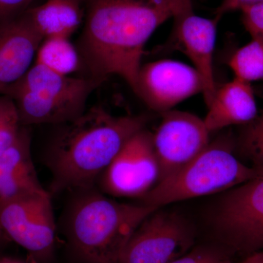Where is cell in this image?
<instances>
[{"label": "cell", "instance_id": "obj_13", "mask_svg": "<svg viewBox=\"0 0 263 263\" xmlns=\"http://www.w3.org/2000/svg\"><path fill=\"white\" fill-rule=\"evenodd\" d=\"M43 40L24 13L0 24V95L28 72Z\"/></svg>", "mask_w": 263, "mask_h": 263}, {"label": "cell", "instance_id": "obj_22", "mask_svg": "<svg viewBox=\"0 0 263 263\" xmlns=\"http://www.w3.org/2000/svg\"><path fill=\"white\" fill-rule=\"evenodd\" d=\"M240 10L242 22L252 39L263 42V3L243 7Z\"/></svg>", "mask_w": 263, "mask_h": 263}, {"label": "cell", "instance_id": "obj_4", "mask_svg": "<svg viewBox=\"0 0 263 263\" xmlns=\"http://www.w3.org/2000/svg\"><path fill=\"white\" fill-rule=\"evenodd\" d=\"M102 84L92 78L62 75L34 62L24 77L4 95L14 100L24 127L59 125L84 114L90 95Z\"/></svg>", "mask_w": 263, "mask_h": 263}, {"label": "cell", "instance_id": "obj_24", "mask_svg": "<svg viewBox=\"0 0 263 263\" xmlns=\"http://www.w3.org/2000/svg\"><path fill=\"white\" fill-rule=\"evenodd\" d=\"M260 3H263V0H222L221 4L216 8L214 18L220 21L221 17L229 12L240 10L243 7Z\"/></svg>", "mask_w": 263, "mask_h": 263}, {"label": "cell", "instance_id": "obj_27", "mask_svg": "<svg viewBox=\"0 0 263 263\" xmlns=\"http://www.w3.org/2000/svg\"><path fill=\"white\" fill-rule=\"evenodd\" d=\"M6 238H8L5 234L4 231H3V228H2L1 224H0V243H3L5 241Z\"/></svg>", "mask_w": 263, "mask_h": 263}, {"label": "cell", "instance_id": "obj_17", "mask_svg": "<svg viewBox=\"0 0 263 263\" xmlns=\"http://www.w3.org/2000/svg\"><path fill=\"white\" fill-rule=\"evenodd\" d=\"M35 62L65 76L76 72L81 65L80 55L70 38H45L40 46Z\"/></svg>", "mask_w": 263, "mask_h": 263}, {"label": "cell", "instance_id": "obj_12", "mask_svg": "<svg viewBox=\"0 0 263 263\" xmlns=\"http://www.w3.org/2000/svg\"><path fill=\"white\" fill-rule=\"evenodd\" d=\"M172 42L174 48L184 53L201 76L203 95L206 106L215 95L213 59L216 41L217 24L215 18H206L195 14L189 8L174 18Z\"/></svg>", "mask_w": 263, "mask_h": 263}, {"label": "cell", "instance_id": "obj_26", "mask_svg": "<svg viewBox=\"0 0 263 263\" xmlns=\"http://www.w3.org/2000/svg\"><path fill=\"white\" fill-rule=\"evenodd\" d=\"M0 263H37L36 262L35 260H34V259L32 258L31 259L29 262H22V261H18L16 260V259H1L0 260Z\"/></svg>", "mask_w": 263, "mask_h": 263}, {"label": "cell", "instance_id": "obj_7", "mask_svg": "<svg viewBox=\"0 0 263 263\" xmlns=\"http://www.w3.org/2000/svg\"><path fill=\"white\" fill-rule=\"evenodd\" d=\"M160 209L135 230L119 263H171L195 247L193 224L179 213Z\"/></svg>", "mask_w": 263, "mask_h": 263}, {"label": "cell", "instance_id": "obj_1", "mask_svg": "<svg viewBox=\"0 0 263 263\" xmlns=\"http://www.w3.org/2000/svg\"><path fill=\"white\" fill-rule=\"evenodd\" d=\"M77 47L88 77L119 76L136 91L145 45L156 29L189 8L191 0H84Z\"/></svg>", "mask_w": 263, "mask_h": 263}, {"label": "cell", "instance_id": "obj_6", "mask_svg": "<svg viewBox=\"0 0 263 263\" xmlns=\"http://www.w3.org/2000/svg\"><path fill=\"white\" fill-rule=\"evenodd\" d=\"M214 242L234 255L263 251V176L224 192L212 209Z\"/></svg>", "mask_w": 263, "mask_h": 263}, {"label": "cell", "instance_id": "obj_5", "mask_svg": "<svg viewBox=\"0 0 263 263\" xmlns=\"http://www.w3.org/2000/svg\"><path fill=\"white\" fill-rule=\"evenodd\" d=\"M235 143H209L193 160L166 178L140 198L142 205L160 208L228 190L259 176V172L235 157Z\"/></svg>", "mask_w": 263, "mask_h": 263}, {"label": "cell", "instance_id": "obj_18", "mask_svg": "<svg viewBox=\"0 0 263 263\" xmlns=\"http://www.w3.org/2000/svg\"><path fill=\"white\" fill-rule=\"evenodd\" d=\"M235 78L251 84L263 80V42L252 39L235 51L229 61Z\"/></svg>", "mask_w": 263, "mask_h": 263}, {"label": "cell", "instance_id": "obj_14", "mask_svg": "<svg viewBox=\"0 0 263 263\" xmlns=\"http://www.w3.org/2000/svg\"><path fill=\"white\" fill-rule=\"evenodd\" d=\"M46 193L32 162L30 134L23 127L14 143L0 155V201Z\"/></svg>", "mask_w": 263, "mask_h": 263}, {"label": "cell", "instance_id": "obj_20", "mask_svg": "<svg viewBox=\"0 0 263 263\" xmlns=\"http://www.w3.org/2000/svg\"><path fill=\"white\" fill-rule=\"evenodd\" d=\"M23 127L14 100L0 95V155L14 143Z\"/></svg>", "mask_w": 263, "mask_h": 263}, {"label": "cell", "instance_id": "obj_2", "mask_svg": "<svg viewBox=\"0 0 263 263\" xmlns=\"http://www.w3.org/2000/svg\"><path fill=\"white\" fill-rule=\"evenodd\" d=\"M147 122V116L117 117L95 106L56 125L43 157L52 176L49 193L96 186L119 151Z\"/></svg>", "mask_w": 263, "mask_h": 263}, {"label": "cell", "instance_id": "obj_16", "mask_svg": "<svg viewBox=\"0 0 263 263\" xmlns=\"http://www.w3.org/2000/svg\"><path fill=\"white\" fill-rule=\"evenodd\" d=\"M43 38H70L85 18L84 0H47L24 13Z\"/></svg>", "mask_w": 263, "mask_h": 263}, {"label": "cell", "instance_id": "obj_19", "mask_svg": "<svg viewBox=\"0 0 263 263\" xmlns=\"http://www.w3.org/2000/svg\"><path fill=\"white\" fill-rule=\"evenodd\" d=\"M235 148L249 166L263 174V112L243 125Z\"/></svg>", "mask_w": 263, "mask_h": 263}, {"label": "cell", "instance_id": "obj_25", "mask_svg": "<svg viewBox=\"0 0 263 263\" xmlns=\"http://www.w3.org/2000/svg\"><path fill=\"white\" fill-rule=\"evenodd\" d=\"M240 263H263V251L247 256Z\"/></svg>", "mask_w": 263, "mask_h": 263}, {"label": "cell", "instance_id": "obj_10", "mask_svg": "<svg viewBox=\"0 0 263 263\" xmlns=\"http://www.w3.org/2000/svg\"><path fill=\"white\" fill-rule=\"evenodd\" d=\"M160 114L162 121L152 134L160 164L159 182L184 167L210 143V133L204 121L197 116L171 110Z\"/></svg>", "mask_w": 263, "mask_h": 263}, {"label": "cell", "instance_id": "obj_15", "mask_svg": "<svg viewBox=\"0 0 263 263\" xmlns=\"http://www.w3.org/2000/svg\"><path fill=\"white\" fill-rule=\"evenodd\" d=\"M203 119L209 133L232 125H245L258 115L251 84L234 78L216 89Z\"/></svg>", "mask_w": 263, "mask_h": 263}, {"label": "cell", "instance_id": "obj_23", "mask_svg": "<svg viewBox=\"0 0 263 263\" xmlns=\"http://www.w3.org/2000/svg\"><path fill=\"white\" fill-rule=\"evenodd\" d=\"M34 0H0V24L20 16Z\"/></svg>", "mask_w": 263, "mask_h": 263}, {"label": "cell", "instance_id": "obj_21", "mask_svg": "<svg viewBox=\"0 0 263 263\" xmlns=\"http://www.w3.org/2000/svg\"><path fill=\"white\" fill-rule=\"evenodd\" d=\"M234 257L226 247L214 241L195 246L171 263H235Z\"/></svg>", "mask_w": 263, "mask_h": 263}, {"label": "cell", "instance_id": "obj_3", "mask_svg": "<svg viewBox=\"0 0 263 263\" xmlns=\"http://www.w3.org/2000/svg\"><path fill=\"white\" fill-rule=\"evenodd\" d=\"M70 193L61 223L75 263H119L135 230L159 209L116 201L97 186Z\"/></svg>", "mask_w": 263, "mask_h": 263}, {"label": "cell", "instance_id": "obj_9", "mask_svg": "<svg viewBox=\"0 0 263 263\" xmlns=\"http://www.w3.org/2000/svg\"><path fill=\"white\" fill-rule=\"evenodd\" d=\"M160 176L152 133L143 129L125 143L99 178L96 186L105 195L141 198Z\"/></svg>", "mask_w": 263, "mask_h": 263}, {"label": "cell", "instance_id": "obj_8", "mask_svg": "<svg viewBox=\"0 0 263 263\" xmlns=\"http://www.w3.org/2000/svg\"><path fill=\"white\" fill-rule=\"evenodd\" d=\"M0 224L6 236L37 263L53 257L57 226L49 192L0 201Z\"/></svg>", "mask_w": 263, "mask_h": 263}, {"label": "cell", "instance_id": "obj_11", "mask_svg": "<svg viewBox=\"0 0 263 263\" xmlns=\"http://www.w3.org/2000/svg\"><path fill=\"white\" fill-rule=\"evenodd\" d=\"M202 91L203 82L195 67L164 60L141 66L135 93L147 106L161 114Z\"/></svg>", "mask_w": 263, "mask_h": 263}]
</instances>
